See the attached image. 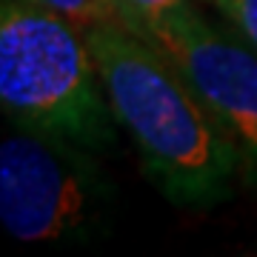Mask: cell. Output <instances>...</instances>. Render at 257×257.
Instances as JSON below:
<instances>
[{
	"mask_svg": "<svg viewBox=\"0 0 257 257\" xmlns=\"http://www.w3.org/2000/svg\"><path fill=\"white\" fill-rule=\"evenodd\" d=\"M83 32L111 114L160 194L200 211L229 200L243 157L172 57L120 20Z\"/></svg>",
	"mask_w": 257,
	"mask_h": 257,
	"instance_id": "obj_1",
	"label": "cell"
},
{
	"mask_svg": "<svg viewBox=\"0 0 257 257\" xmlns=\"http://www.w3.org/2000/svg\"><path fill=\"white\" fill-rule=\"evenodd\" d=\"M0 106L15 126L86 149L114 140L117 120L86 32L37 0H0Z\"/></svg>",
	"mask_w": 257,
	"mask_h": 257,
	"instance_id": "obj_2",
	"label": "cell"
},
{
	"mask_svg": "<svg viewBox=\"0 0 257 257\" xmlns=\"http://www.w3.org/2000/svg\"><path fill=\"white\" fill-rule=\"evenodd\" d=\"M92 149L15 126L0 143V223L20 243H86L100 237L114 192Z\"/></svg>",
	"mask_w": 257,
	"mask_h": 257,
	"instance_id": "obj_3",
	"label": "cell"
},
{
	"mask_svg": "<svg viewBox=\"0 0 257 257\" xmlns=\"http://www.w3.org/2000/svg\"><path fill=\"white\" fill-rule=\"evenodd\" d=\"M186 74L234 140L243 172L257 180V52L234 29H217L186 9L143 32Z\"/></svg>",
	"mask_w": 257,
	"mask_h": 257,
	"instance_id": "obj_4",
	"label": "cell"
},
{
	"mask_svg": "<svg viewBox=\"0 0 257 257\" xmlns=\"http://www.w3.org/2000/svg\"><path fill=\"white\" fill-rule=\"evenodd\" d=\"M111 6H114V15L123 26L143 35L149 26L192 9L194 3L192 0H111Z\"/></svg>",
	"mask_w": 257,
	"mask_h": 257,
	"instance_id": "obj_5",
	"label": "cell"
},
{
	"mask_svg": "<svg viewBox=\"0 0 257 257\" xmlns=\"http://www.w3.org/2000/svg\"><path fill=\"white\" fill-rule=\"evenodd\" d=\"M37 3H43V6H49V9H55L57 15L69 18L74 26H80V29L117 20L111 0H37Z\"/></svg>",
	"mask_w": 257,
	"mask_h": 257,
	"instance_id": "obj_6",
	"label": "cell"
},
{
	"mask_svg": "<svg viewBox=\"0 0 257 257\" xmlns=\"http://www.w3.org/2000/svg\"><path fill=\"white\" fill-rule=\"evenodd\" d=\"M211 6L257 52V0H214Z\"/></svg>",
	"mask_w": 257,
	"mask_h": 257,
	"instance_id": "obj_7",
	"label": "cell"
},
{
	"mask_svg": "<svg viewBox=\"0 0 257 257\" xmlns=\"http://www.w3.org/2000/svg\"><path fill=\"white\" fill-rule=\"evenodd\" d=\"M203 3H214V0H203Z\"/></svg>",
	"mask_w": 257,
	"mask_h": 257,
	"instance_id": "obj_8",
	"label": "cell"
}]
</instances>
